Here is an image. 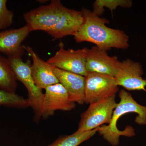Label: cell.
<instances>
[{
  "label": "cell",
  "mask_w": 146,
  "mask_h": 146,
  "mask_svg": "<svg viewBox=\"0 0 146 146\" xmlns=\"http://www.w3.org/2000/svg\"><path fill=\"white\" fill-rule=\"evenodd\" d=\"M81 11L83 23L74 36L77 43L91 42L106 52L112 48L125 49L129 47V37L124 31L106 26L108 20L87 9L82 8Z\"/></svg>",
  "instance_id": "6da1fadb"
},
{
  "label": "cell",
  "mask_w": 146,
  "mask_h": 146,
  "mask_svg": "<svg viewBox=\"0 0 146 146\" xmlns=\"http://www.w3.org/2000/svg\"><path fill=\"white\" fill-rule=\"evenodd\" d=\"M119 96L120 101L113 111L111 121L108 125L100 126L98 131L112 146L119 145L120 136L131 137L135 135L134 129L130 126H127L123 131H120L117 128V122L122 115L130 112L137 113L135 123L140 125H146V106L138 104L131 94L124 89L120 90Z\"/></svg>",
  "instance_id": "7a4b0ae2"
},
{
  "label": "cell",
  "mask_w": 146,
  "mask_h": 146,
  "mask_svg": "<svg viewBox=\"0 0 146 146\" xmlns=\"http://www.w3.org/2000/svg\"><path fill=\"white\" fill-rule=\"evenodd\" d=\"M22 56L16 55L8 58L17 80L21 81L27 90L29 106L34 111L35 119L38 121L42 117L44 94L35 83L31 74L30 60L24 62Z\"/></svg>",
  "instance_id": "3957f363"
},
{
  "label": "cell",
  "mask_w": 146,
  "mask_h": 146,
  "mask_svg": "<svg viewBox=\"0 0 146 146\" xmlns=\"http://www.w3.org/2000/svg\"><path fill=\"white\" fill-rule=\"evenodd\" d=\"M64 7L59 0H52L48 5L41 6L25 13L24 19L30 32H46L57 23Z\"/></svg>",
  "instance_id": "277c9868"
},
{
  "label": "cell",
  "mask_w": 146,
  "mask_h": 146,
  "mask_svg": "<svg viewBox=\"0 0 146 146\" xmlns=\"http://www.w3.org/2000/svg\"><path fill=\"white\" fill-rule=\"evenodd\" d=\"M116 96L109 97L90 104L87 110L81 114L78 131H88L99 127L105 123L109 124L117 104Z\"/></svg>",
  "instance_id": "5b68a950"
},
{
  "label": "cell",
  "mask_w": 146,
  "mask_h": 146,
  "mask_svg": "<svg viewBox=\"0 0 146 146\" xmlns=\"http://www.w3.org/2000/svg\"><path fill=\"white\" fill-rule=\"evenodd\" d=\"M63 42L59 43V48L47 62L63 70L86 76L88 74L86 68V48L77 50L64 48Z\"/></svg>",
  "instance_id": "8992f818"
},
{
  "label": "cell",
  "mask_w": 146,
  "mask_h": 146,
  "mask_svg": "<svg viewBox=\"0 0 146 146\" xmlns=\"http://www.w3.org/2000/svg\"><path fill=\"white\" fill-rule=\"evenodd\" d=\"M85 77V103L91 104L116 96L119 91V86L113 77L89 72Z\"/></svg>",
  "instance_id": "52a82bcc"
},
{
  "label": "cell",
  "mask_w": 146,
  "mask_h": 146,
  "mask_svg": "<svg viewBox=\"0 0 146 146\" xmlns=\"http://www.w3.org/2000/svg\"><path fill=\"white\" fill-rule=\"evenodd\" d=\"M121 64V62L117 56H110L107 52L97 46L88 49L86 63L88 73H96L115 78Z\"/></svg>",
  "instance_id": "ba28073f"
},
{
  "label": "cell",
  "mask_w": 146,
  "mask_h": 146,
  "mask_svg": "<svg viewBox=\"0 0 146 146\" xmlns=\"http://www.w3.org/2000/svg\"><path fill=\"white\" fill-rule=\"evenodd\" d=\"M76 103L72 101L64 86L60 83L45 89L42 117L52 116L56 110L69 111L75 108Z\"/></svg>",
  "instance_id": "9c48e42d"
},
{
  "label": "cell",
  "mask_w": 146,
  "mask_h": 146,
  "mask_svg": "<svg viewBox=\"0 0 146 146\" xmlns=\"http://www.w3.org/2000/svg\"><path fill=\"white\" fill-rule=\"evenodd\" d=\"M143 70L140 63L130 59L121 61L119 72L115 77L118 86L128 91L145 90L146 79L143 78Z\"/></svg>",
  "instance_id": "30bf717a"
},
{
  "label": "cell",
  "mask_w": 146,
  "mask_h": 146,
  "mask_svg": "<svg viewBox=\"0 0 146 146\" xmlns=\"http://www.w3.org/2000/svg\"><path fill=\"white\" fill-rule=\"evenodd\" d=\"M83 22L81 11L64 7L57 24L46 32L53 37L59 39L68 35L74 36Z\"/></svg>",
  "instance_id": "8fae6325"
},
{
  "label": "cell",
  "mask_w": 146,
  "mask_h": 146,
  "mask_svg": "<svg viewBox=\"0 0 146 146\" xmlns=\"http://www.w3.org/2000/svg\"><path fill=\"white\" fill-rule=\"evenodd\" d=\"M23 48L32 58V76L35 83L39 89L42 90L45 89L48 86L59 83L53 72L51 65L41 59L31 47L23 46Z\"/></svg>",
  "instance_id": "7c38bea8"
},
{
  "label": "cell",
  "mask_w": 146,
  "mask_h": 146,
  "mask_svg": "<svg viewBox=\"0 0 146 146\" xmlns=\"http://www.w3.org/2000/svg\"><path fill=\"white\" fill-rule=\"evenodd\" d=\"M52 68L59 83L66 89L71 100L80 104L85 103V76L52 66Z\"/></svg>",
  "instance_id": "4fadbf2b"
},
{
  "label": "cell",
  "mask_w": 146,
  "mask_h": 146,
  "mask_svg": "<svg viewBox=\"0 0 146 146\" xmlns=\"http://www.w3.org/2000/svg\"><path fill=\"white\" fill-rule=\"evenodd\" d=\"M31 32L27 25L21 28L0 31V53L8 57L23 54L22 44Z\"/></svg>",
  "instance_id": "5bb4252c"
},
{
  "label": "cell",
  "mask_w": 146,
  "mask_h": 146,
  "mask_svg": "<svg viewBox=\"0 0 146 146\" xmlns=\"http://www.w3.org/2000/svg\"><path fill=\"white\" fill-rule=\"evenodd\" d=\"M17 80L8 58L0 54V89L15 93L18 85Z\"/></svg>",
  "instance_id": "9a60e30c"
},
{
  "label": "cell",
  "mask_w": 146,
  "mask_h": 146,
  "mask_svg": "<svg viewBox=\"0 0 146 146\" xmlns=\"http://www.w3.org/2000/svg\"><path fill=\"white\" fill-rule=\"evenodd\" d=\"M100 127L92 130L81 131L77 130L73 134L58 138L48 146H78L89 140L99 130Z\"/></svg>",
  "instance_id": "2e32d148"
},
{
  "label": "cell",
  "mask_w": 146,
  "mask_h": 146,
  "mask_svg": "<svg viewBox=\"0 0 146 146\" xmlns=\"http://www.w3.org/2000/svg\"><path fill=\"white\" fill-rule=\"evenodd\" d=\"M132 3V1L129 0H96L93 4L92 12L100 17L104 12V7L109 9L112 14L113 11L118 7L130 8Z\"/></svg>",
  "instance_id": "e0dca14e"
},
{
  "label": "cell",
  "mask_w": 146,
  "mask_h": 146,
  "mask_svg": "<svg viewBox=\"0 0 146 146\" xmlns=\"http://www.w3.org/2000/svg\"><path fill=\"white\" fill-rule=\"evenodd\" d=\"M0 106L25 108L29 106L28 99L15 93H10L0 89Z\"/></svg>",
  "instance_id": "ac0fdd59"
},
{
  "label": "cell",
  "mask_w": 146,
  "mask_h": 146,
  "mask_svg": "<svg viewBox=\"0 0 146 146\" xmlns=\"http://www.w3.org/2000/svg\"><path fill=\"white\" fill-rule=\"evenodd\" d=\"M7 0H0V30H5L12 25L14 14L7 7Z\"/></svg>",
  "instance_id": "d6986e66"
}]
</instances>
